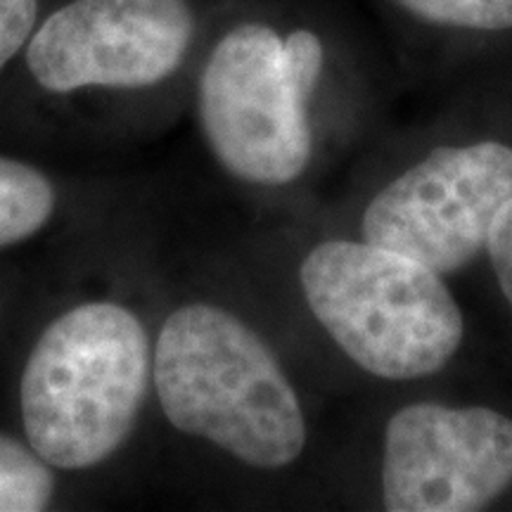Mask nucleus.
<instances>
[{
    "mask_svg": "<svg viewBox=\"0 0 512 512\" xmlns=\"http://www.w3.org/2000/svg\"><path fill=\"white\" fill-rule=\"evenodd\" d=\"M306 304L358 368L408 382L444 370L465 320L441 273L368 240H325L306 254Z\"/></svg>",
    "mask_w": 512,
    "mask_h": 512,
    "instance_id": "obj_3",
    "label": "nucleus"
},
{
    "mask_svg": "<svg viewBox=\"0 0 512 512\" xmlns=\"http://www.w3.org/2000/svg\"><path fill=\"white\" fill-rule=\"evenodd\" d=\"M309 100L290 72L285 38L266 24H240L204 64L202 131L223 169L240 181L292 183L311 159Z\"/></svg>",
    "mask_w": 512,
    "mask_h": 512,
    "instance_id": "obj_4",
    "label": "nucleus"
},
{
    "mask_svg": "<svg viewBox=\"0 0 512 512\" xmlns=\"http://www.w3.org/2000/svg\"><path fill=\"white\" fill-rule=\"evenodd\" d=\"M512 486V418L489 406L408 403L389 418L382 503L392 512H475Z\"/></svg>",
    "mask_w": 512,
    "mask_h": 512,
    "instance_id": "obj_6",
    "label": "nucleus"
},
{
    "mask_svg": "<svg viewBox=\"0 0 512 512\" xmlns=\"http://www.w3.org/2000/svg\"><path fill=\"white\" fill-rule=\"evenodd\" d=\"M422 22L470 31L512 29V0H394Z\"/></svg>",
    "mask_w": 512,
    "mask_h": 512,
    "instance_id": "obj_10",
    "label": "nucleus"
},
{
    "mask_svg": "<svg viewBox=\"0 0 512 512\" xmlns=\"http://www.w3.org/2000/svg\"><path fill=\"white\" fill-rule=\"evenodd\" d=\"M486 252H489L491 268H494L505 302L512 306V200L498 214L489 242H486Z\"/></svg>",
    "mask_w": 512,
    "mask_h": 512,
    "instance_id": "obj_12",
    "label": "nucleus"
},
{
    "mask_svg": "<svg viewBox=\"0 0 512 512\" xmlns=\"http://www.w3.org/2000/svg\"><path fill=\"white\" fill-rule=\"evenodd\" d=\"M166 420L259 470L292 465L306 448L302 403L249 325L211 304L166 318L152 363Z\"/></svg>",
    "mask_w": 512,
    "mask_h": 512,
    "instance_id": "obj_1",
    "label": "nucleus"
},
{
    "mask_svg": "<svg viewBox=\"0 0 512 512\" xmlns=\"http://www.w3.org/2000/svg\"><path fill=\"white\" fill-rule=\"evenodd\" d=\"M55 491L50 465L31 446L0 434V512L46 510Z\"/></svg>",
    "mask_w": 512,
    "mask_h": 512,
    "instance_id": "obj_9",
    "label": "nucleus"
},
{
    "mask_svg": "<svg viewBox=\"0 0 512 512\" xmlns=\"http://www.w3.org/2000/svg\"><path fill=\"white\" fill-rule=\"evenodd\" d=\"M140 320L112 302L81 304L38 337L19 384L29 446L57 470H86L131 434L147 392Z\"/></svg>",
    "mask_w": 512,
    "mask_h": 512,
    "instance_id": "obj_2",
    "label": "nucleus"
},
{
    "mask_svg": "<svg viewBox=\"0 0 512 512\" xmlns=\"http://www.w3.org/2000/svg\"><path fill=\"white\" fill-rule=\"evenodd\" d=\"M510 200V145H441L370 200L361 221L363 240L441 275L456 273L486 252L491 228Z\"/></svg>",
    "mask_w": 512,
    "mask_h": 512,
    "instance_id": "obj_5",
    "label": "nucleus"
},
{
    "mask_svg": "<svg viewBox=\"0 0 512 512\" xmlns=\"http://www.w3.org/2000/svg\"><path fill=\"white\" fill-rule=\"evenodd\" d=\"M55 209V190L41 171L0 157V249L31 238Z\"/></svg>",
    "mask_w": 512,
    "mask_h": 512,
    "instance_id": "obj_8",
    "label": "nucleus"
},
{
    "mask_svg": "<svg viewBox=\"0 0 512 512\" xmlns=\"http://www.w3.org/2000/svg\"><path fill=\"white\" fill-rule=\"evenodd\" d=\"M192 29L188 0H74L41 24L27 64L53 93L155 86L183 62Z\"/></svg>",
    "mask_w": 512,
    "mask_h": 512,
    "instance_id": "obj_7",
    "label": "nucleus"
},
{
    "mask_svg": "<svg viewBox=\"0 0 512 512\" xmlns=\"http://www.w3.org/2000/svg\"><path fill=\"white\" fill-rule=\"evenodd\" d=\"M36 12V0H0V69L27 43Z\"/></svg>",
    "mask_w": 512,
    "mask_h": 512,
    "instance_id": "obj_11",
    "label": "nucleus"
}]
</instances>
